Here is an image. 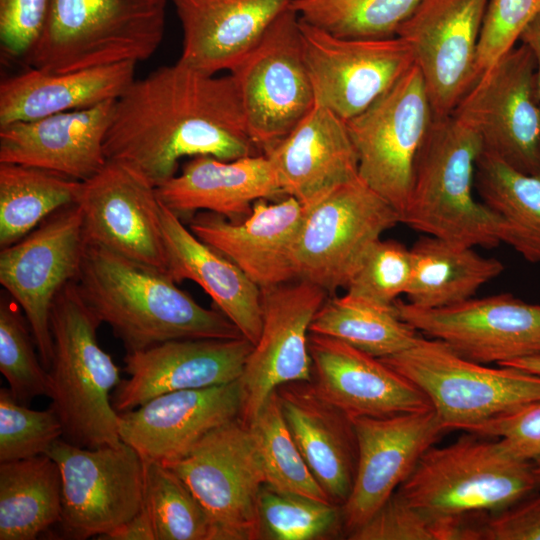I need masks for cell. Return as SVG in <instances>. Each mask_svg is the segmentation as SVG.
I'll list each match as a JSON object with an SVG mask.
<instances>
[{
    "instance_id": "cell-33",
    "label": "cell",
    "mask_w": 540,
    "mask_h": 540,
    "mask_svg": "<svg viewBox=\"0 0 540 540\" xmlns=\"http://www.w3.org/2000/svg\"><path fill=\"white\" fill-rule=\"evenodd\" d=\"M61 508V473L49 455L0 463V540L36 539Z\"/></svg>"
},
{
    "instance_id": "cell-7",
    "label": "cell",
    "mask_w": 540,
    "mask_h": 540,
    "mask_svg": "<svg viewBox=\"0 0 540 540\" xmlns=\"http://www.w3.org/2000/svg\"><path fill=\"white\" fill-rule=\"evenodd\" d=\"M429 399L447 430L472 427L540 401V376L510 366L492 368L458 355L444 342L420 337L380 358Z\"/></svg>"
},
{
    "instance_id": "cell-49",
    "label": "cell",
    "mask_w": 540,
    "mask_h": 540,
    "mask_svg": "<svg viewBox=\"0 0 540 540\" xmlns=\"http://www.w3.org/2000/svg\"><path fill=\"white\" fill-rule=\"evenodd\" d=\"M101 540H156L147 511L142 508L132 518L100 538Z\"/></svg>"
},
{
    "instance_id": "cell-25",
    "label": "cell",
    "mask_w": 540,
    "mask_h": 540,
    "mask_svg": "<svg viewBox=\"0 0 540 540\" xmlns=\"http://www.w3.org/2000/svg\"><path fill=\"white\" fill-rule=\"evenodd\" d=\"M115 101L0 126V163L88 180L107 163L104 140Z\"/></svg>"
},
{
    "instance_id": "cell-10",
    "label": "cell",
    "mask_w": 540,
    "mask_h": 540,
    "mask_svg": "<svg viewBox=\"0 0 540 540\" xmlns=\"http://www.w3.org/2000/svg\"><path fill=\"white\" fill-rule=\"evenodd\" d=\"M164 465L207 511L213 540L258 539V500L265 473L249 423L238 416L207 433L182 458Z\"/></svg>"
},
{
    "instance_id": "cell-47",
    "label": "cell",
    "mask_w": 540,
    "mask_h": 540,
    "mask_svg": "<svg viewBox=\"0 0 540 540\" xmlns=\"http://www.w3.org/2000/svg\"><path fill=\"white\" fill-rule=\"evenodd\" d=\"M50 0H0V41L11 57H25L38 39Z\"/></svg>"
},
{
    "instance_id": "cell-38",
    "label": "cell",
    "mask_w": 540,
    "mask_h": 540,
    "mask_svg": "<svg viewBox=\"0 0 540 540\" xmlns=\"http://www.w3.org/2000/svg\"><path fill=\"white\" fill-rule=\"evenodd\" d=\"M144 461L143 507L156 540H213V523L184 481L157 461Z\"/></svg>"
},
{
    "instance_id": "cell-9",
    "label": "cell",
    "mask_w": 540,
    "mask_h": 540,
    "mask_svg": "<svg viewBox=\"0 0 540 540\" xmlns=\"http://www.w3.org/2000/svg\"><path fill=\"white\" fill-rule=\"evenodd\" d=\"M248 130L263 154L314 107L300 20L285 8L259 42L230 70Z\"/></svg>"
},
{
    "instance_id": "cell-6",
    "label": "cell",
    "mask_w": 540,
    "mask_h": 540,
    "mask_svg": "<svg viewBox=\"0 0 540 540\" xmlns=\"http://www.w3.org/2000/svg\"><path fill=\"white\" fill-rule=\"evenodd\" d=\"M468 433L428 449L396 493L432 516L467 517L504 509L540 487L533 462L498 439Z\"/></svg>"
},
{
    "instance_id": "cell-43",
    "label": "cell",
    "mask_w": 540,
    "mask_h": 540,
    "mask_svg": "<svg viewBox=\"0 0 540 540\" xmlns=\"http://www.w3.org/2000/svg\"><path fill=\"white\" fill-rule=\"evenodd\" d=\"M63 437L61 420L52 406L34 410L0 389V463L46 454Z\"/></svg>"
},
{
    "instance_id": "cell-14",
    "label": "cell",
    "mask_w": 540,
    "mask_h": 540,
    "mask_svg": "<svg viewBox=\"0 0 540 540\" xmlns=\"http://www.w3.org/2000/svg\"><path fill=\"white\" fill-rule=\"evenodd\" d=\"M87 247L81 210L74 204L0 251V283L25 315L48 371L53 357L51 306L56 294L77 280Z\"/></svg>"
},
{
    "instance_id": "cell-3",
    "label": "cell",
    "mask_w": 540,
    "mask_h": 540,
    "mask_svg": "<svg viewBox=\"0 0 540 540\" xmlns=\"http://www.w3.org/2000/svg\"><path fill=\"white\" fill-rule=\"evenodd\" d=\"M482 150L479 136L452 115L432 116L415 157L400 223L463 246L507 244L505 222L473 193Z\"/></svg>"
},
{
    "instance_id": "cell-2",
    "label": "cell",
    "mask_w": 540,
    "mask_h": 540,
    "mask_svg": "<svg viewBox=\"0 0 540 540\" xmlns=\"http://www.w3.org/2000/svg\"><path fill=\"white\" fill-rule=\"evenodd\" d=\"M79 291L126 353L182 339L242 337L221 312L204 308L166 273L88 245Z\"/></svg>"
},
{
    "instance_id": "cell-36",
    "label": "cell",
    "mask_w": 540,
    "mask_h": 540,
    "mask_svg": "<svg viewBox=\"0 0 540 540\" xmlns=\"http://www.w3.org/2000/svg\"><path fill=\"white\" fill-rule=\"evenodd\" d=\"M310 333L336 338L377 358L402 352L421 337L399 316L395 304L383 307L348 294L326 299Z\"/></svg>"
},
{
    "instance_id": "cell-51",
    "label": "cell",
    "mask_w": 540,
    "mask_h": 540,
    "mask_svg": "<svg viewBox=\"0 0 540 540\" xmlns=\"http://www.w3.org/2000/svg\"><path fill=\"white\" fill-rule=\"evenodd\" d=\"M500 366L514 367L540 376V354L511 360Z\"/></svg>"
},
{
    "instance_id": "cell-39",
    "label": "cell",
    "mask_w": 540,
    "mask_h": 540,
    "mask_svg": "<svg viewBox=\"0 0 540 540\" xmlns=\"http://www.w3.org/2000/svg\"><path fill=\"white\" fill-rule=\"evenodd\" d=\"M420 0H292L299 18L345 38L396 36Z\"/></svg>"
},
{
    "instance_id": "cell-30",
    "label": "cell",
    "mask_w": 540,
    "mask_h": 540,
    "mask_svg": "<svg viewBox=\"0 0 540 540\" xmlns=\"http://www.w3.org/2000/svg\"><path fill=\"white\" fill-rule=\"evenodd\" d=\"M161 223L167 274L176 283L191 280L198 284L241 335L255 345L262 328L260 287L230 259L200 240L163 204Z\"/></svg>"
},
{
    "instance_id": "cell-52",
    "label": "cell",
    "mask_w": 540,
    "mask_h": 540,
    "mask_svg": "<svg viewBox=\"0 0 540 540\" xmlns=\"http://www.w3.org/2000/svg\"><path fill=\"white\" fill-rule=\"evenodd\" d=\"M534 465H535V470H536L537 474H538L539 477H540V460L534 462Z\"/></svg>"
},
{
    "instance_id": "cell-35",
    "label": "cell",
    "mask_w": 540,
    "mask_h": 540,
    "mask_svg": "<svg viewBox=\"0 0 540 540\" xmlns=\"http://www.w3.org/2000/svg\"><path fill=\"white\" fill-rule=\"evenodd\" d=\"M82 182L37 167L0 163V248L35 230L57 211L77 204Z\"/></svg>"
},
{
    "instance_id": "cell-46",
    "label": "cell",
    "mask_w": 540,
    "mask_h": 540,
    "mask_svg": "<svg viewBox=\"0 0 540 540\" xmlns=\"http://www.w3.org/2000/svg\"><path fill=\"white\" fill-rule=\"evenodd\" d=\"M467 432L501 441L516 458L536 462L540 460V401H535L489 421L472 427Z\"/></svg>"
},
{
    "instance_id": "cell-34",
    "label": "cell",
    "mask_w": 540,
    "mask_h": 540,
    "mask_svg": "<svg viewBox=\"0 0 540 540\" xmlns=\"http://www.w3.org/2000/svg\"><path fill=\"white\" fill-rule=\"evenodd\" d=\"M474 185L481 202L505 222L507 244L526 261L540 263V172H520L482 151Z\"/></svg>"
},
{
    "instance_id": "cell-20",
    "label": "cell",
    "mask_w": 540,
    "mask_h": 540,
    "mask_svg": "<svg viewBox=\"0 0 540 540\" xmlns=\"http://www.w3.org/2000/svg\"><path fill=\"white\" fill-rule=\"evenodd\" d=\"M352 422L358 461L351 493L341 506L347 534L371 518L447 431L433 408L383 417H354Z\"/></svg>"
},
{
    "instance_id": "cell-45",
    "label": "cell",
    "mask_w": 540,
    "mask_h": 540,
    "mask_svg": "<svg viewBox=\"0 0 540 540\" xmlns=\"http://www.w3.org/2000/svg\"><path fill=\"white\" fill-rule=\"evenodd\" d=\"M539 13L540 0H489L477 46L478 78L515 47Z\"/></svg>"
},
{
    "instance_id": "cell-19",
    "label": "cell",
    "mask_w": 540,
    "mask_h": 540,
    "mask_svg": "<svg viewBox=\"0 0 540 540\" xmlns=\"http://www.w3.org/2000/svg\"><path fill=\"white\" fill-rule=\"evenodd\" d=\"M261 289L262 328L240 377V417L250 423L282 384L312 380L308 336L328 293L301 279Z\"/></svg>"
},
{
    "instance_id": "cell-15",
    "label": "cell",
    "mask_w": 540,
    "mask_h": 540,
    "mask_svg": "<svg viewBox=\"0 0 540 540\" xmlns=\"http://www.w3.org/2000/svg\"><path fill=\"white\" fill-rule=\"evenodd\" d=\"M299 20L315 104L345 122L365 111L415 64L410 46L397 35L345 38Z\"/></svg>"
},
{
    "instance_id": "cell-4",
    "label": "cell",
    "mask_w": 540,
    "mask_h": 540,
    "mask_svg": "<svg viewBox=\"0 0 540 540\" xmlns=\"http://www.w3.org/2000/svg\"><path fill=\"white\" fill-rule=\"evenodd\" d=\"M100 324L76 281L56 294L50 313V406L61 420L62 438L87 448L121 442L111 397L122 379L119 367L98 343Z\"/></svg>"
},
{
    "instance_id": "cell-11",
    "label": "cell",
    "mask_w": 540,
    "mask_h": 540,
    "mask_svg": "<svg viewBox=\"0 0 540 540\" xmlns=\"http://www.w3.org/2000/svg\"><path fill=\"white\" fill-rule=\"evenodd\" d=\"M451 115L479 136L482 151L520 172H540L537 63L527 44L481 74Z\"/></svg>"
},
{
    "instance_id": "cell-18",
    "label": "cell",
    "mask_w": 540,
    "mask_h": 540,
    "mask_svg": "<svg viewBox=\"0 0 540 540\" xmlns=\"http://www.w3.org/2000/svg\"><path fill=\"white\" fill-rule=\"evenodd\" d=\"M489 0H420L396 35L411 48L432 116L445 117L478 79L477 46Z\"/></svg>"
},
{
    "instance_id": "cell-16",
    "label": "cell",
    "mask_w": 540,
    "mask_h": 540,
    "mask_svg": "<svg viewBox=\"0 0 540 540\" xmlns=\"http://www.w3.org/2000/svg\"><path fill=\"white\" fill-rule=\"evenodd\" d=\"M395 307L419 333L481 364L500 365L540 354V304L511 293L472 297L441 308H420L397 300Z\"/></svg>"
},
{
    "instance_id": "cell-24",
    "label": "cell",
    "mask_w": 540,
    "mask_h": 540,
    "mask_svg": "<svg viewBox=\"0 0 540 540\" xmlns=\"http://www.w3.org/2000/svg\"><path fill=\"white\" fill-rule=\"evenodd\" d=\"M311 383L349 417H383L432 408L411 381L385 364L333 337L309 333Z\"/></svg>"
},
{
    "instance_id": "cell-31",
    "label": "cell",
    "mask_w": 540,
    "mask_h": 540,
    "mask_svg": "<svg viewBox=\"0 0 540 540\" xmlns=\"http://www.w3.org/2000/svg\"><path fill=\"white\" fill-rule=\"evenodd\" d=\"M135 62L51 73L30 68L0 84V126L117 100L135 80Z\"/></svg>"
},
{
    "instance_id": "cell-50",
    "label": "cell",
    "mask_w": 540,
    "mask_h": 540,
    "mask_svg": "<svg viewBox=\"0 0 540 540\" xmlns=\"http://www.w3.org/2000/svg\"><path fill=\"white\" fill-rule=\"evenodd\" d=\"M520 41L527 44L535 56L540 95V13L525 28L520 37Z\"/></svg>"
},
{
    "instance_id": "cell-21",
    "label": "cell",
    "mask_w": 540,
    "mask_h": 540,
    "mask_svg": "<svg viewBox=\"0 0 540 540\" xmlns=\"http://www.w3.org/2000/svg\"><path fill=\"white\" fill-rule=\"evenodd\" d=\"M245 337L171 340L126 353L128 375L114 389V409L125 412L173 391L206 388L240 379L253 349Z\"/></svg>"
},
{
    "instance_id": "cell-48",
    "label": "cell",
    "mask_w": 540,
    "mask_h": 540,
    "mask_svg": "<svg viewBox=\"0 0 540 540\" xmlns=\"http://www.w3.org/2000/svg\"><path fill=\"white\" fill-rule=\"evenodd\" d=\"M480 540H540V494H530L480 520Z\"/></svg>"
},
{
    "instance_id": "cell-1",
    "label": "cell",
    "mask_w": 540,
    "mask_h": 540,
    "mask_svg": "<svg viewBox=\"0 0 540 540\" xmlns=\"http://www.w3.org/2000/svg\"><path fill=\"white\" fill-rule=\"evenodd\" d=\"M104 152L156 187L176 175L183 157L262 154L231 75L206 74L180 61L134 80L115 101Z\"/></svg>"
},
{
    "instance_id": "cell-32",
    "label": "cell",
    "mask_w": 540,
    "mask_h": 540,
    "mask_svg": "<svg viewBox=\"0 0 540 540\" xmlns=\"http://www.w3.org/2000/svg\"><path fill=\"white\" fill-rule=\"evenodd\" d=\"M412 276L408 303L420 308H441L472 298L505 269L502 261L481 256L474 247L424 235L410 248Z\"/></svg>"
},
{
    "instance_id": "cell-5",
    "label": "cell",
    "mask_w": 540,
    "mask_h": 540,
    "mask_svg": "<svg viewBox=\"0 0 540 540\" xmlns=\"http://www.w3.org/2000/svg\"><path fill=\"white\" fill-rule=\"evenodd\" d=\"M167 0H50L24 59L51 73L144 61L161 44Z\"/></svg>"
},
{
    "instance_id": "cell-22",
    "label": "cell",
    "mask_w": 540,
    "mask_h": 540,
    "mask_svg": "<svg viewBox=\"0 0 540 540\" xmlns=\"http://www.w3.org/2000/svg\"><path fill=\"white\" fill-rule=\"evenodd\" d=\"M240 380L156 396L118 413L121 441L143 460L169 463L186 455L207 433L240 416Z\"/></svg>"
},
{
    "instance_id": "cell-17",
    "label": "cell",
    "mask_w": 540,
    "mask_h": 540,
    "mask_svg": "<svg viewBox=\"0 0 540 540\" xmlns=\"http://www.w3.org/2000/svg\"><path fill=\"white\" fill-rule=\"evenodd\" d=\"M77 205L88 245L167 273L162 203L156 186L141 172L107 160L82 182Z\"/></svg>"
},
{
    "instance_id": "cell-27",
    "label": "cell",
    "mask_w": 540,
    "mask_h": 540,
    "mask_svg": "<svg viewBox=\"0 0 540 540\" xmlns=\"http://www.w3.org/2000/svg\"><path fill=\"white\" fill-rule=\"evenodd\" d=\"M157 195L181 219L204 210L240 221L259 199L285 196L277 173L264 154L235 160L197 156L181 174L156 187Z\"/></svg>"
},
{
    "instance_id": "cell-23",
    "label": "cell",
    "mask_w": 540,
    "mask_h": 540,
    "mask_svg": "<svg viewBox=\"0 0 540 540\" xmlns=\"http://www.w3.org/2000/svg\"><path fill=\"white\" fill-rule=\"evenodd\" d=\"M306 211L292 196L275 203L259 199L240 221L205 211L193 215L188 227L265 288L298 279L293 253Z\"/></svg>"
},
{
    "instance_id": "cell-29",
    "label": "cell",
    "mask_w": 540,
    "mask_h": 540,
    "mask_svg": "<svg viewBox=\"0 0 540 540\" xmlns=\"http://www.w3.org/2000/svg\"><path fill=\"white\" fill-rule=\"evenodd\" d=\"M292 0H174L183 30L178 61L215 75L231 70Z\"/></svg>"
},
{
    "instance_id": "cell-28",
    "label": "cell",
    "mask_w": 540,
    "mask_h": 540,
    "mask_svg": "<svg viewBox=\"0 0 540 540\" xmlns=\"http://www.w3.org/2000/svg\"><path fill=\"white\" fill-rule=\"evenodd\" d=\"M290 433L312 474L337 505L348 499L358 446L352 418L322 398L311 381L276 388Z\"/></svg>"
},
{
    "instance_id": "cell-8",
    "label": "cell",
    "mask_w": 540,
    "mask_h": 540,
    "mask_svg": "<svg viewBox=\"0 0 540 540\" xmlns=\"http://www.w3.org/2000/svg\"><path fill=\"white\" fill-rule=\"evenodd\" d=\"M400 223L399 212L359 177L310 205L294 246L297 278L328 294L346 288L381 235Z\"/></svg>"
},
{
    "instance_id": "cell-44",
    "label": "cell",
    "mask_w": 540,
    "mask_h": 540,
    "mask_svg": "<svg viewBox=\"0 0 540 540\" xmlns=\"http://www.w3.org/2000/svg\"><path fill=\"white\" fill-rule=\"evenodd\" d=\"M411 250L396 240H379L347 285L346 294L371 304L392 307L406 294L412 276Z\"/></svg>"
},
{
    "instance_id": "cell-13",
    "label": "cell",
    "mask_w": 540,
    "mask_h": 540,
    "mask_svg": "<svg viewBox=\"0 0 540 540\" xmlns=\"http://www.w3.org/2000/svg\"><path fill=\"white\" fill-rule=\"evenodd\" d=\"M432 119L419 68L414 64L391 88L346 122L358 156V176L403 212L416 154Z\"/></svg>"
},
{
    "instance_id": "cell-12",
    "label": "cell",
    "mask_w": 540,
    "mask_h": 540,
    "mask_svg": "<svg viewBox=\"0 0 540 540\" xmlns=\"http://www.w3.org/2000/svg\"><path fill=\"white\" fill-rule=\"evenodd\" d=\"M46 454L61 473L62 538L100 539L142 508L144 461L125 442L87 448L61 438Z\"/></svg>"
},
{
    "instance_id": "cell-26",
    "label": "cell",
    "mask_w": 540,
    "mask_h": 540,
    "mask_svg": "<svg viewBox=\"0 0 540 540\" xmlns=\"http://www.w3.org/2000/svg\"><path fill=\"white\" fill-rule=\"evenodd\" d=\"M263 154L273 165L284 195L304 205L359 177L358 156L346 122L316 104Z\"/></svg>"
},
{
    "instance_id": "cell-41",
    "label": "cell",
    "mask_w": 540,
    "mask_h": 540,
    "mask_svg": "<svg viewBox=\"0 0 540 540\" xmlns=\"http://www.w3.org/2000/svg\"><path fill=\"white\" fill-rule=\"evenodd\" d=\"M19 305L7 294L0 299V372L13 397L28 405L39 396L52 397V382L36 351V343Z\"/></svg>"
},
{
    "instance_id": "cell-40",
    "label": "cell",
    "mask_w": 540,
    "mask_h": 540,
    "mask_svg": "<svg viewBox=\"0 0 540 540\" xmlns=\"http://www.w3.org/2000/svg\"><path fill=\"white\" fill-rule=\"evenodd\" d=\"M344 529L342 508L264 484L258 500V539L321 540Z\"/></svg>"
},
{
    "instance_id": "cell-42",
    "label": "cell",
    "mask_w": 540,
    "mask_h": 540,
    "mask_svg": "<svg viewBox=\"0 0 540 540\" xmlns=\"http://www.w3.org/2000/svg\"><path fill=\"white\" fill-rule=\"evenodd\" d=\"M470 537L466 518L432 516L396 492L368 521L348 534L350 540H470Z\"/></svg>"
},
{
    "instance_id": "cell-37",
    "label": "cell",
    "mask_w": 540,
    "mask_h": 540,
    "mask_svg": "<svg viewBox=\"0 0 540 540\" xmlns=\"http://www.w3.org/2000/svg\"><path fill=\"white\" fill-rule=\"evenodd\" d=\"M249 424L262 460L266 485L281 492L332 502L296 445L276 390Z\"/></svg>"
}]
</instances>
